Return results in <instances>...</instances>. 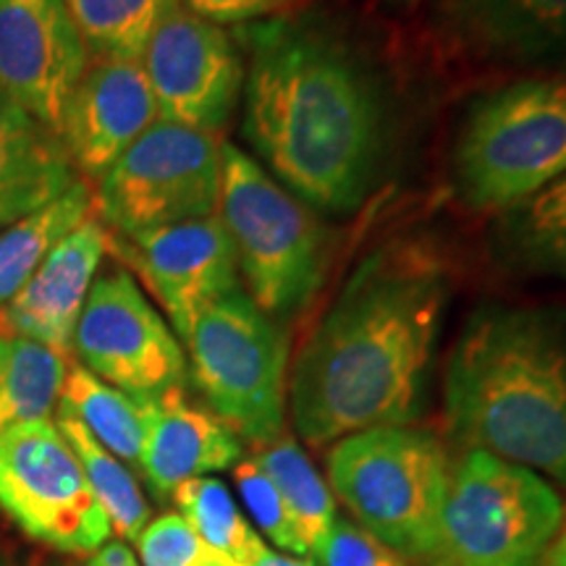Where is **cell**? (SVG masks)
Returning a JSON list of instances; mask_svg holds the SVG:
<instances>
[{"instance_id": "6da1fadb", "label": "cell", "mask_w": 566, "mask_h": 566, "mask_svg": "<svg viewBox=\"0 0 566 566\" xmlns=\"http://www.w3.org/2000/svg\"><path fill=\"white\" fill-rule=\"evenodd\" d=\"M244 55L247 145L281 187L313 210H357L384 168L388 108L349 38L317 13L237 27Z\"/></svg>"}, {"instance_id": "7a4b0ae2", "label": "cell", "mask_w": 566, "mask_h": 566, "mask_svg": "<svg viewBox=\"0 0 566 566\" xmlns=\"http://www.w3.org/2000/svg\"><path fill=\"white\" fill-rule=\"evenodd\" d=\"M449 294V268L420 242L378 247L354 268L289 367V417L304 443L420 417Z\"/></svg>"}, {"instance_id": "3957f363", "label": "cell", "mask_w": 566, "mask_h": 566, "mask_svg": "<svg viewBox=\"0 0 566 566\" xmlns=\"http://www.w3.org/2000/svg\"><path fill=\"white\" fill-rule=\"evenodd\" d=\"M449 430L467 449L566 488V313L548 304L472 310L443 375Z\"/></svg>"}, {"instance_id": "277c9868", "label": "cell", "mask_w": 566, "mask_h": 566, "mask_svg": "<svg viewBox=\"0 0 566 566\" xmlns=\"http://www.w3.org/2000/svg\"><path fill=\"white\" fill-rule=\"evenodd\" d=\"M221 160L218 218L237 252L244 292L273 321L300 315L328 275V229L242 147L223 142Z\"/></svg>"}, {"instance_id": "5b68a950", "label": "cell", "mask_w": 566, "mask_h": 566, "mask_svg": "<svg viewBox=\"0 0 566 566\" xmlns=\"http://www.w3.org/2000/svg\"><path fill=\"white\" fill-rule=\"evenodd\" d=\"M325 470L359 527L422 566L436 546L451 475L441 438L415 424L370 428L331 446Z\"/></svg>"}, {"instance_id": "8992f818", "label": "cell", "mask_w": 566, "mask_h": 566, "mask_svg": "<svg viewBox=\"0 0 566 566\" xmlns=\"http://www.w3.org/2000/svg\"><path fill=\"white\" fill-rule=\"evenodd\" d=\"M566 174V80H522L467 113L454 184L467 208L504 212Z\"/></svg>"}, {"instance_id": "52a82bcc", "label": "cell", "mask_w": 566, "mask_h": 566, "mask_svg": "<svg viewBox=\"0 0 566 566\" xmlns=\"http://www.w3.org/2000/svg\"><path fill=\"white\" fill-rule=\"evenodd\" d=\"M564 514L546 478L467 449L451 464L436 546L422 566H541Z\"/></svg>"}, {"instance_id": "ba28073f", "label": "cell", "mask_w": 566, "mask_h": 566, "mask_svg": "<svg viewBox=\"0 0 566 566\" xmlns=\"http://www.w3.org/2000/svg\"><path fill=\"white\" fill-rule=\"evenodd\" d=\"M205 405L258 449L286 430L289 336L242 286L208 304L184 336Z\"/></svg>"}, {"instance_id": "9c48e42d", "label": "cell", "mask_w": 566, "mask_h": 566, "mask_svg": "<svg viewBox=\"0 0 566 566\" xmlns=\"http://www.w3.org/2000/svg\"><path fill=\"white\" fill-rule=\"evenodd\" d=\"M221 147L212 134L155 122L92 189L95 218L118 237H137L216 216Z\"/></svg>"}, {"instance_id": "30bf717a", "label": "cell", "mask_w": 566, "mask_h": 566, "mask_svg": "<svg viewBox=\"0 0 566 566\" xmlns=\"http://www.w3.org/2000/svg\"><path fill=\"white\" fill-rule=\"evenodd\" d=\"M0 509L21 533L61 554H95L113 535L80 457L53 420L0 430Z\"/></svg>"}, {"instance_id": "8fae6325", "label": "cell", "mask_w": 566, "mask_h": 566, "mask_svg": "<svg viewBox=\"0 0 566 566\" xmlns=\"http://www.w3.org/2000/svg\"><path fill=\"white\" fill-rule=\"evenodd\" d=\"M71 352L92 375L137 399L184 388L189 370L166 317L122 265L92 281Z\"/></svg>"}, {"instance_id": "7c38bea8", "label": "cell", "mask_w": 566, "mask_h": 566, "mask_svg": "<svg viewBox=\"0 0 566 566\" xmlns=\"http://www.w3.org/2000/svg\"><path fill=\"white\" fill-rule=\"evenodd\" d=\"M158 122L218 137L244 92V55L223 27L184 11L174 0L142 53Z\"/></svg>"}, {"instance_id": "4fadbf2b", "label": "cell", "mask_w": 566, "mask_h": 566, "mask_svg": "<svg viewBox=\"0 0 566 566\" xmlns=\"http://www.w3.org/2000/svg\"><path fill=\"white\" fill-rule=\"evenodd\" d=\"M111 250L147 283L181 342L208 304L239 289L237 252L218 212L137 237H111Z\"/></svg>"}, {"instance_id": "5bb4252c", "label": "cell", "mask_w": 566, "mask_h": 566, "mask_svg": "<svg viewBox=\"0 0 566 566\" xmlns=\"http://www.w3.org/2000/svg\"><path fill=\"white\" fill-rule=\"evenodd\" d=\"M90 59L63 0H0V95L51 132Z\"/></svg>"}, {"instance_id": "9a60e30c", "label": "cell", "mask_w": 566, "mask_h": 566, "mask_svg": "<svg viewBox=\"0 0 566 566\" xmlns=\"http://www.w3.org/2000/svg\"><path fill=\"white\" fill-rule=\"evenodd\" d=\"M155 122L158 105L142 61L90 59L55 134L76 174L101 181Z\"/></svg>"}, {"instance_id": "2e32d148", "label": "cell", "mask_w": 566, "mask_h": 566, "mask_svg": "<svg viewBox=\"0 0 566 566\" xmlns=\"http://www.w3.org/2000/svg\"><path fill=\"white\" fill-rule=\"evenodd\" d=\"M108 250L111 231L90 216L53 247L32 279L0 307V334L34 338L69 354L92 281Z\"/></svg>"}, {"instance_id": "e0dca14e", "label": "cell", "mask_w": 566, "mask_h": 566, "mask_svg": "<svg viewBox=\"0 0 566 566\" xmlns=\"http://www.w3.org/2000/svg\"><path fill=\"white\" fill-rule=\"evenodd\" d=\"M436 21L480 59L566 69V0H438Z\"/></svg>"}, {"instance_id": "ac0fdd59", "label": "cell", "mask_w": 566, "mask_h": 566, "mask_svg": "<svg viewBox=\"0 0 566 566\" xmlns=\"http://www.w3.org/2000/svg\"><path fill=\"white\" fill-rule=\"evenodd\" d=\"M242 454V438L210 409L192 405L184 388L150 399L139 472L155 495L166 499L187 480L233 470Z\"/></svg>"}, {"instance_id": "d6986e66", "label": "cell", "mask_w": 566, "mask_h": 566, "mask_svg": "<svg viewBox=\"0 0 566 566\" xmlns=\"http://www.w3.org/2000/svg\"><path fill=\"white\" fill-rule=\"evenodd\" d=\"M80 179L59 134L0 95V229L45 208Z\"/></svg>"}, {"instance_id": "ffe728a7", "label": "cell", "mask_w": 566, "mask_h": 566, "mask_svg": "<svg viewBox=\"0 0 566 566\" xmlns=\"http://www.w3.org/2000/svg\"><path fill=\"white\" fill-rule=\"evenodd\" d=\"M493 244L516 271L566 281V174L499 212Z\"/></svg>"}, {"instance_id": "44dd1931", "label": "cell", "mask_w": 566, "mask_h": 566, "mask_svg": "<svg viewBox=\"0 0 566 566\" xmlns=\"http://www.w3.org/2000/svg\"><path fill=\"white\" fill-rule=\"evenodd\" d=\"M95 216V192L80 179L45 208L0 229V307L32 279L53 247Z\"/></svg>"}, {"instance_id": "7402d4cb", "label": "cell", "mask_w": 566, "mask_h": 566, "mask_svg": "<svg viewBox=\"0 0 566 566\" xmlns=\"http://www.w3.org/2000/svg\"><path fill=\"white\" fill-rule=\"evenodd\" d=\"M69 354L34 338L0 334V430L51 420L69 375Z\"/></svg>"}, {"instance_id": "603a6c76", "label": "cell", "mask_w": 566, "mask_h": 566, "mask_svg": "<svg viewBox=\"0 0 566 566\" xmlns=\"http://www.w3.org/2000/svg\"><path fill=\"white\" fill-rule=\"evenodd\" d=\"M59 409L76 417L113 457L139 467L150 399H137V396L118 391L92 375L87 367L71 363Z\"/></svg>"}, {"instance_id": "cb8c5ba5", "label": "cell", "mask_w": 566, "mask_h": 566, "mask_svg": "<svg viewBox=\"0 0 566 566\" xmlns=\"http://www.w3.org/2000/svg\"><path fill=\"white\" fill-rule=\"evenodd\" d=\"M281 493L304 554H313L336 522V495L307 451L283 433L252 457Z\"/></svg>"}, {"instance_id": "d4e9b609", "label": "cell", "mask_w": 566, "mask_h": 566, "mask_svg": "<svg viewBox=\"0 0 566 566\" xmlns=\"http://www.w3.org/2000/svg\"><path fill=\"white\" fill-rule=\"evenodd\" d=\"M55 412H59L55 424L66 436L74 454L80 457L84 475H87L92 491L108 514L113 533L124 543H134L142 535V530L150 525V504H147L137 478L76 417L61 412V409H55Z\"/></svg>"}, {"instance_id": "484cf974", "label": "cell", "mask_w": 566, "mask_h": 566, "mask_svg": "<svg viewBox=\"0 0 566 566\" xmlns=\"http://www.w3.org/2000/svg\"><path fill=\"white\" fill-rule=\"evenodd\" d=\"M92 59L142 61L174 0H63Z\"/></svg>"}, {"instance_id": "4316f807", "label": "cell", "mask_w": 566, "mask_h": 566, "mask_svg": "<svg viewBox=\"0 0 566 566\" xmlns=\"http://www.w3.org/2000/svg\"><path fill=\"white\" fill-rule=\"evenodd\" d=\"M174 504L189 527L208 543L221 551L231 562L244 566L265 546L263 537L254 533L242 509L237 506L229 485L218 478H192L171 493Z\"/></svg>"}, {"instance_id": "83f0119b", "label": "cell", "mask_w": 566, "mask_h": 566, "mask_svg": "<svg viewBox=\"0 0 566 566\" xmlns=\"http://www.w3.org/2000/svg\"><path fill=\"white\" fill-rule=\"evenodd\" d=\"M134 546L139 566H239L221 551L210 548L176 512L153 520Z\"/></svg>"}, {"instance_id": "f1b7e54d", "label": "cell", "mask_w": 566, "mask_h": 566, "mask_svg": "<svg viewBox=\"0 0 566 566\" xmlns=\"http://www.w3.org/2000/svg\"><path fill=\"white\" fill-rule=\"evenodd\" d=\"M233 483L242 495V504L247 514L252 516L254 525L260 527L268 541L273 543L275 551L294 556H307L304 554L300 537L292 525V516H289L286 506H283L281 493L275 491L271 478L260 470V464L254 459H242L233 467Z\"/></svg>"}, {"instance_id": "f546056e", "label": "cell", "mask_w": 566, "mask_h": 566, "mask_svg": "<svg viewBox=\"0 0 566 566\" xmlns=\"http://www.w3.org/2000/svg\"><path fill=\"white\" fill-rule=\"evenodd\" d=\"M313 556L317 566H412L409 558L388 548L349 516H336Z\"/></svg>"}, {"instance_id": "4dcf8cb0", "label": "cell", "mask_w": 566, "mask_h": 566, "mask_svg": "<svg viewBox=\"0 0 566 566\" xmlns=\"http://www.w3.org/2000/svg\"><path fill=\"white\" fill-rule=\"evenodd\" d=\"M302 0H179L184 11L216 27H244L294 11Z\"/></svg>"}, {"instance_id": "1f68e13d", "label": "cell", "mask_w": 566, "mask_h": 566, "mask_svg": "<svg viewBox=\"0 0 566 566\" xmlns=\"http://www.w3.org/2000/svg\"><path fill=\"white\" fill-rule=\"evenodd\" d=\"M87 566H139V558L134 556V551L124 541H113L105 543L101 551H95Z\"/></svg>"}, {"instance_id": "d6a6232c", "label": "cell", "mask_w": 566, "mask_h": 566, "mask_svg": "<svg viewBox=\"0 0 566 566\" xmlns=\"http://www.w3.org/2000/svg\"><path fill=\"white\" fill-rule=\"evenodd\" d=\"M244 566H317V564L310 562V558H304V556L283 554V551H273V548L263 546Z\"/></svg>"}, {"instance_id": "836d02e7", "label": "cell", "mask_w": 566, "mask_h": 566, "mask_svg": "<svg viewBox=\"0 0 566 566\" xmlns=\"http://www.w3.org/2000/svg\"><path fill=\"white\" fill-rule=\"evenodd\" d=\"M541 566H566V514H564L562 527H558L554 543L548 546L546 558H543Z\"/></svg>"}, {"instance_id": "e575fe53", "label": "cell", "mask_w": 566, "mask_h": 566, "mask_svg": "<svg viewBox=\"0 0 566 566\" xmlns=\"http://www.w3.org/2000/svg\"><path fill=\"white\" fill-rule=\"evenodd\" d=\"M384 3L394 6V9H415V6H420L422 0H384Z\"/></svg>"}, {"instance_id": "d590c367", "label": "cell", "mask_w": 566, "mask_h": 566, "mask_svg": "<svg viewBox=\"0 0 566 566\" xmlns=\"http://www.w3.org/2000/svg\"><path fill=\"white\" fill-rule=\"evenodd\" d=\"M0 566H3V564H0Z\"/></svg>"}]
</instances>
